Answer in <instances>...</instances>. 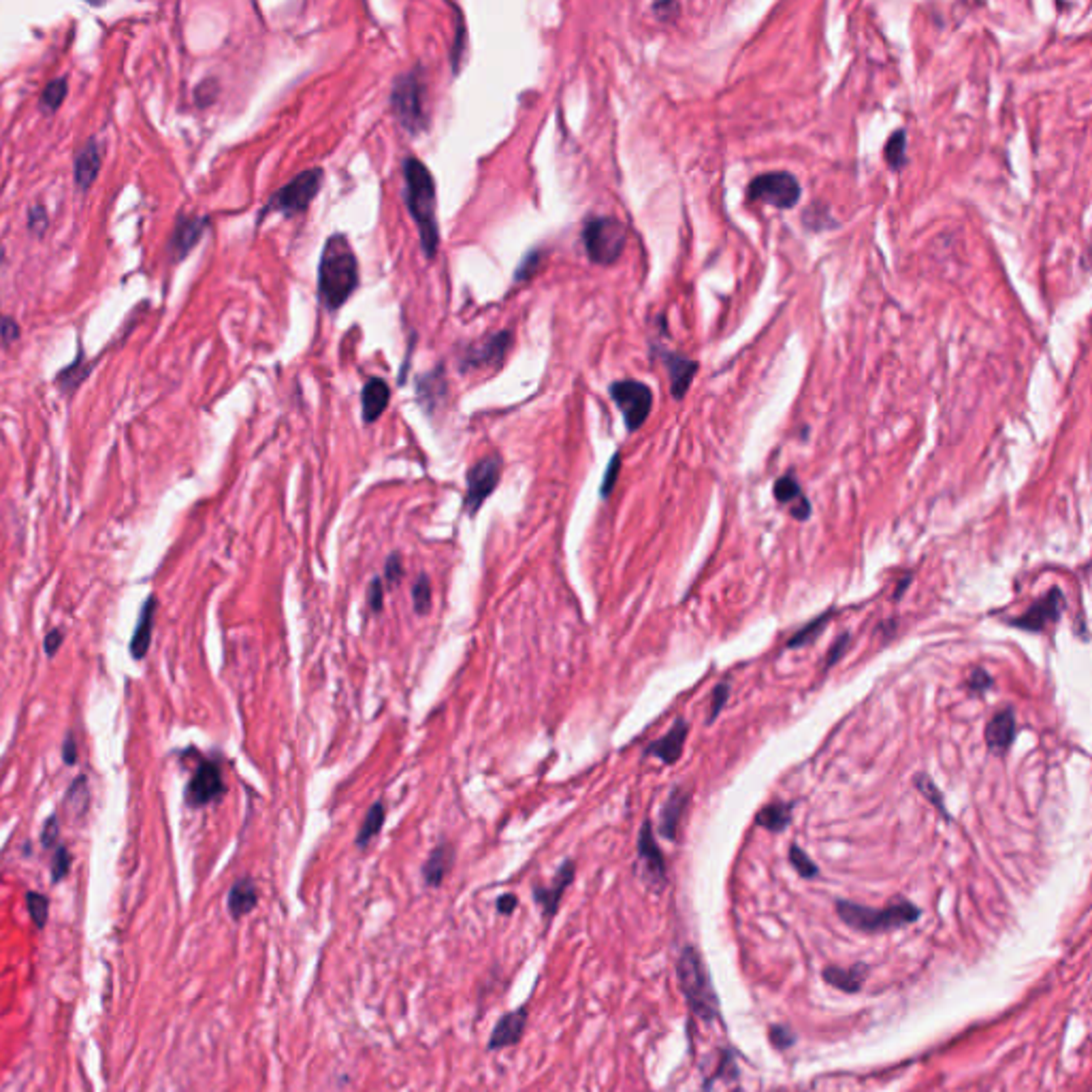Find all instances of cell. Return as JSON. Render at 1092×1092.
<instances>
[{
    "mask_svg": "<svg viewBox=\"0 0 1092 1092\" xmlns=\"http://www.w3.org/2000/svg\"><path fill=\"white\" fill-rule=\"evenodd\" d=\"M359 287V261L346 235H331L322 248L318 267V295L326 308L335 312Z\"/></svg>",
    "mask_w": 1092,
    "mask_h": 1092,
    "instance_id": "1",
    "label": "cell"
},
{
    "mask_svg": "<svg viewBox=\"0 0 1092 1092\" xmlns=\"http://www.w3.org/2000/svg\"><path fill=\"white\" fill-rule=\"evenodd\" d=\"M404 182H406V203L417 222L421 235V248L425 257L434 258L440 246V231L435 216V182L429 169L418 158H406L404 162Z\"/></svg>",
    "mask_w": 1092,
    "mask_h": 1092,
    "instance_id": "2",
    "label": "cell"
},
{
    "mask_svg": "<svg viewBox=\"0 0 1092 1092\" xmlns=\"http://www.w3.org/2000/svg\"><path fill=\"white\" fill-rule=\"evenodd\" d=\"M836 913L845 922L847 926L856 928L862 932H886L892 928L911 924L920 917V909L909 900H896L887 904L883 909H873L864 904L849 903V900H839L836 903Z\"/></svg>",
    "mask_w": 1092,
    "mask_h": 1092,
    "instance_id": "3",
    "label": "cell"
},
{
    "mask_svg": "<svg viewBox=\"0 0 1092 1092\" xmlns=\"http://www.w3.org/2000/svg\"><path fill=\"white\" fill-rule=\"evenodd\" d=\"M676 969H679L680 988H683V995H685L689 1007L706 1022L715 1020L717 1012H719V1001L713 992V984L706 975L698 952L693 947L683 949Z\"/></svg>",
    "mask_w": 1092,
    "mask_h": 1092,
    "instance_id": "4",
    "label": "cell"
},
{
    "mask_svg": "<svg viewBox=\"0 0 1092 1092\" xmlns=\"http://www.w3.org/2000/svg\"><path fill=\"white\" fill-rule=\"evenodd\" d=\"M628 244V231L617 218H589L583 229V246L595 265L617 263Z\"/></svg>",
    "mask_w": 1092,
    "mask_h": 1092,
    "instance_id": "5",
    "label": "cell"
},
{
    "mask_svg": "<svg viewBox=\"0 0 1092 1092\" xmlns=\"http://www.w3.org/2000/svg\"><path fill=\"white\" fill-rule=\"evenodd\" d=\"M391 109L395 118L410 135H418L427 124L425 115V81L421 71H410L395 80L391 92Z\"/></svg>",
    "mask_w": 1092,
    "mask_h": 1092,
    "instance_id": "6",
    "label": "cell"
},
{
    "mask_svg": "<svg viewBox=\"0 0 1092 1092\" xmlns=\"http://www.w3.org/2000/svg\"><path fill=\"white\" fill-rule=\"evenodd\" d=\"M802 188L801 182L794 173L789 171H772L762 173L753 178L747 186V201L757 203L764 201L768 205L777 209H792L801 201Z\"/></svg>",
    "mask_w": 1092,
    "mask_h": 1092,
    "instance_id": "7",
    "label": "cell"
},
{
    "mask_svg": "<svg viewBox=\"0 0 1092 1092\" xmlns=\"http://www.w3.org/2000/svg\"><path fill=\"white\" fill-rule=\"evenodd\" d=\"M322 178H325L322 169H308V171H304L301 175L291 179L287 186H282L271 196L269 205L265 207V214L278 212L284 214V216H295V214L305 212L312 199L318 195V190L322 186Z\"/></svg>",
    "mask_w": 1092,
    "mask_h": 1092,
    "instance_id": "8",
    "label": "cell"
},
{
    "mask_svg": "<svg viewBox=\"0 0 1092 1092\" xmlns=\"http://www.w3.org/2000/svg\"><path fill=\"white\" fill-rule=\"evenodd\" d=\"M611 397L624 414L628 431H638L651 414L653 391L641 380H619L611 384Z\"/></svg>",
    "mask_w": 1092,
    "mask_h": 1092,
    "instance_id": "9",
    "label": "cell"
},
{
    "mask_svg": "<svg viewBox=\"0 0 1092 1092\" xmlns=\"http://www.w3.org/2000/svg\"><path fill=\"white\" fill-rule=\"evenodd\" d=\"M502 476V459L498 455L481 459L474 468L468 472V493H465V512L474 516L485 499L495 491Z\"/></svg>",
    "mask_w": 1092,
    "mask_h": 1092,
    "instance_id": "10",
    "label": "cell"
},
{
    "mask_svg": "<svg viewBox=\"0 0 1092 1092\" xmlns=\"http://www.w3.org/2000/svg\"><path fill=\"white\" fill-rule=\"evenodd\" d=\"M1064 606H1067L1064 593L1058 587H1054L1041 600H1037L1024 615L1009 619L1007 625L1016 629H1024V632H1043L1047 625L1058 624V619L1063 617Z\"/></svg>",
    "mask_w": 1092,
    "mask_h": 1092,
    "instance_id": "11",
    "label": "cell"
},
{
    "mask_svg": "<svg viewBox=\"0 0 1092 1092\" xmlns=\"http://www.w3.org/2000/svg\"><path fill=\"white\" fill-rule=\"evenodd\" d=\"M510 343H512V333L510 331H498L489 335V338L481 339V342L472 343L468 346L461 356V369L464 372H474V369H489V367H498L499 363H503L506 355H508Z\"/></svg>",
    "mask_w": 1092,
    "mask_h": 1092,
    "instance_id": "12",
    "label": "cell"
},
{
    "mask_svg": "<svg viewBox=\"0 0 1092 1092\" xmlns=\"http://www.w3.org/2000/svg\"><path fill=\"white\" fill-rule=\"evenodd\" d=\"M224 794L222 772L216 762H203L196 768L195 777L190 779L188 789H186V801L190 806H205L209 802L218 801Z\"/></svg>",
    "mask_w": 1092,
    "mask_h": 1092,
    "instance_id": "13",
    "label": "cell"
},
{
    "mask_svg": "<svg viewBox=\"0 0 1092 1092\" xmlns=\"http://www.w3.org/2000/svg\"><path fill=\"white\" fill-rule=\"evenodd\" d=\"M574 875H576V864H574L572 860H566V862L559 866L555 881H553L549 887L540 886L533 890V898H536V903L540 904V909H542L544 920H550V917L557 913L561 896L566 894L568 887L572 886Z\"/></svg>",
    "mask_w": 1092,
    "mask_h": 1092,
    "instance_id": "14",
    "label": "cell"
},
{
    "mask_svg": "<svg viewBox=\"0 0 1092 1092\" xmlns=\"http://www.w3.org/2000/svg\"><path fill=\"white\" fill-rule=\"evenodd\" d=\"M638 858H641L642 866H645L646 879L651 881L653 886H663L666 883V860H663L662 849H659L658 841H655L651 822H645L641 828Z\"/></svg>",
    "mask_w": 1092,
    "mask_h": 1092,
    "instance_id": "15",
    "label": "cell"
},
{
    "mask_svg": "<svg viewBox=\"0 0 1092 1092\" xmlns=\"http://www.w3.org/2000/svg\"><path fill=\"white\" fill-rule=\"evenodd\" d=\"M525 1026H527V1007H519L515 1012L503 1013L502 1018L498 1020L495 1024V1029H493L491 1037H489V1050L495 1052V1050H503V1047H512L516 1046L523 1035H525Z\"/></svg>",
    "mask_w": 1092,
    "mask_h": 1092,
    "instance_id": "16",
    "label": "cell"
},
{
    "mask_svg": "<svg viewBox=\"0 0 1092 1092\" xmlns=\"http://www.w3.org/2000/svg\"><path fill=\"white\" fill-rule=\"evenodd\" d=\"M1016 734H1018V726H1016V713L1013 709H1003L1001 713H996L992 719L988 721V726H986V745H988V749L996 755L1007 753V749L1012 747V743L1016 740Z\"/></svg>",
    "mask_w": 1092,
    "mask_h": 1092,
    "instance_id": "17",
    "label": "cell"
},
{
    "mask_svg": "<svg viewBox=\"0 0 1092 1092\" xmlns=\"http://www.w3.org/2000/svg\"><path fill=\"white\" fill-rule=\"evenodd\" d=\"M659 356H662L663 365H666V369H668L670 373V391H672V397H675V399H683L687 391H689V384L693 382V376L698 372V363L692 359H687V356L679 355V352H670V350H662Z\"/></svg>",
    "mask_w": 1092,
    "mask_h": 1092,
    "instance_id": "18",
    "label": "cell"
},
{
    "mask_svg": "<svg viewBox=\"0 0 1092 1092\" xmlns=\"http://www.w3.org/2000/svg\"><path fill=\"white\" fill-rule=\"evenodd\" d=\"M687 734H689L687 721L676 719L675 726L670 727V732L666 734V736H662L659 740H655V743H651L646 747V755L659 757L663 764H675V762L680 757V753H683Z\"/></svg>",
    "mask_w": 1092,
    "mask_h": 1092,
    "instance_id": "19",
    "label": "cell"
},
{
    "mask_svg": "<svg viewBox=\"0 0 1092 1092\" xmlns=\"http://www.w3.org/2000/svg\"><path fill=\"white\" fill-rule=\"evenodd\" d=\"M391 389L382 378H372L367 380L360 393V406H363V421L365 423H376L378 418L389 408Z\"/></svg>",
    "mask_w": 1092,
    "mask_h": 1092,
    "instance_id": "20",
    "label": "cell"
},
{
    "mask_svg": "<svg viewBox=\"0 0 1092 1092\" xmlns=\"http://www.w3.org/2000/svg\"><path fill=\"white\" fill-rule=\"evenodd\" d=\"M687 805H689V794H687L685 789H672V794L668 796V801H666L662 813H659V832L668 841H675L676 839V830H679L680 819H683V813L687 811Z\"/></svg>",
    "mask_w": 1092,
    "mask_h": 1092,
    "instance_id": "21",
    "label": "cell"
},
{
    "mask_svg": "<svg viewBox=\"0 0 1092 1092\" xmlns=\"http://www.w3.org/2000/svg\"><path fill=\"white\" fill-rule=\"evenodd\" d=\"M258 904V890L257 883L250 877H241L233 883L229 892V913L233 920H241L248 913L257 909Z\"/></svg>",
    "mask_w": 1092,
    "mask_h": 1092,
    "instance_id": "22",
    "label": "cell"
},
{
    "mask_svg": "<svg viewBox=\"0 0 1092 1092\" xmlns=\"http://www.w3.org/2000/svg\"><path fill=\"white\" fill-rule=\"evenodd\" d=\"M101 154L103 152H101L94 139L88 141L86 148L80 149V154L75 158V182H77L81 190L90 188L92 182L97 179L98 171H101V162H103V156Z\"/></svg>",
    "mask_w": 1092,
    "mask_h": 1092,
    "instance_id": "23",
    "label": "cell"
},
{
    "mask_svg": "<svg viewBox=\"0 0 1092 1092\" xmlns=\"http://www.w3.org/2000/svg\"><path fill=\"white\" fill-rule=\"evenodd\" d=\"M207 220L205 218H182L173 231L171 237V252L175 258H183L188 254L192 248L196 246V241L201 240V233L205 229Z\"/></svg>",
    "mask_w": 1092,
    "mask_h": 1092,
    "instance_id": "24",
    "label": "cell"
},
{
    "mask_svg": "<svg viewBox=\"0 0 1092 1092\" xmlns=\"http://www.w3.org/2000/svg\"><path fill=\"white\" fill-rule=\"evenodd\" d=\"M452 864H455V849H452V845L442 843V845L435 847L423 866L425 883L429 887H440L442 881L447 879V875L451 873Z\"/></svg>",
    "mask_w": 1092,
    "mask_h": 1092,
    "instance_id": "25",
    "label": "cell"
},
{
    "mask_svg": "<svg viewBox=\"0 0 1092 1092\" xmlns=\"http://www.w3.org/2000/svg\"><path fill=\"white\" fill-rule=\"evenodd\" d=\"M154 617H156V598L152 595V598L145 600L144 606H141L137 628H135V634H132L131 653L135 659H144L145 653H148L149 641H152V629H154Z\"/></svg>",
    "mask_w": 1092,
    "mask_h": 1092,
    "instance_id": "26",
    "label": "cell"
},
{
    "mask_svg": "<svg viewBox=\"0 0 1092 1092\" xmlns=\"http://www.w3.org/2000/svg\"><path fill=\"white\" fill-rule=\"evenodd\" d=\"M792 809H794L792 802H772L757 813L755 824L768 832H781L792 822Z\"/></svg>",
    "mask_w": 1092,
    "mask_h": 1092,
    "instance_id": "27",
    "label": "cell"
},
{
    "mask_svg": "<svg viewBox=\"0 0 1092 1092\" xmlns=\"http://www.w3.org/2000/svg\"><path fill=\"white\" fill-rule=\"evenodd\" d=\"M864 978H866L864 967H858V969L828 967L824 971L826 982H828L830 986H835V988L843 990V992H858L860 986L864 984Z\"/></svg>",
    "mask_w": 1092,
    "mask_h": 1092,
    "instance_id": "28",
    "label": "cell"
},
{
    "mask_svg": "<svg viewBox=\"0 0 1092 1092\" xmlns=\"http://www.w3.org/2000/svg\"><path fill=\"white\" fill-rule=\"evenodd\" d=\"M772 493H775V499L779 503H785L789 508H794V506H798V503L806 499L801 482L796 481L794 474H783L781 478H777V482L772 486Z\"/></svg>",
    "mask_w": 1092,
    "mask_h": 1092,
    "instance_id": "29",
    "label": "cell"
},
{
    "mask_svg": "<svg viewBox=\"0 0 1092 1092\" xmlns=\"http://www.w3.org/2000/svg\"><path fill=\"white\" fill-rule=\"evenodd\" d=\"M384 818H386V811H384L382 802H376V805L367 811V818L363 822L359 830V836H356V845L359 847H367L372 843L373 836L380 835V830L384 826Z\"/></svg>",
    "mask_w": 1092,
    "mask_h": 1092,
    "instance_id": "30",
    "label": "cell"
},
{
    "mask_svg": "<svg viewBox=\"0 0 1092 1092\" xmlns=\"http://www.w3.org/2000/svg\"><path fill=\"white\" fill-rule=\"evenodd\" d=\"M830 617H832V612H824L822 617L813 619L811 624H806L805 628L798 629V632L789 638L788 649H801V646H806L811 645L813 641H818V636L822 634L826 629V625H828Z\"/></svg>",
    "mask_w": 1092,
    "mask_h": 1092,
    "instance_id": "31",
    "label": "cell"
},
{
    "mask_svg": "<svg viewBox=\"0 0 1092 1092\" xmlns=\"http://www.w3.org/2000/svg\"><path fill=\"white\" fill-rule=\"evenodd\" d=\"M907 132L904 131H894L892 137L887 139V144L883 145V158L890 166H892L894 171H898L900 166L907 162Z\"/></svg>",
    "mask_w": 1092,
    "mask_h": 1092,
    "instance_id": "32",
    "label": "cell"
},
{
    "mask_svg": "<svg viewBox=\"0 0 1092 1092\" xmlns=\"http://www.w3.org/2000/svg\"><path fill=\"white\" fill-rule=\"evenodd\" d=\"M88 802H90V794H88V779L81 775L71 783L69 792H67V805H69V811L73 813L75 818H81L84 813L88 811Z\"/></svg>",
    "mask_w": 1092,
    "mask_h": 1092,
    "instance_id": "33",
    "label": "cell"
},
{
    "mask_svg": "<svg viewBox=\"0 0 1092 1092\" xmlns=\"http://www.w3.org/2000/svg\"><path fill=\"white\" fill-rule=\"evenodd\" d=\"M67 92H69V81L67 77H58V80L50 81L41 94V107L45 109V111H56L60 105H63L64 97H67Z\"/></svg>",
    "mask_w": 1092,
    "mask_h": 1092,
    "instance_id": "34",
    "label": "cell"
},
{
    "mask_svg": "<svg viewBox=\"0 0 1092 1092\" xmlns=\"http://www.w3.org/2000/svg\"><path fill=\"white\" fill-rule=\"evenodd\" d=\"M915 788L920 789V794L924 796L928 802H932V805L937 806L939 813H941L945 819H949V813H947V806H945L943 796H941V792H939L937 785L932 783V779L928 777V775H917V777H915Z\"/></svg>",
    "mask_w": 1092,
    "mask_h": 1092,
    "instance_id": "35",
    "label": "cell"
},
{
    "mask_svg": "<svg viewBox=\"0 0 1092 1092\" xmlns=\"http://www.w3.org/2000/svg\"><path fill=\"white\" fill-rule=\"evenodd\" d=\"M789 862H792V866L798 870V875L805 877V879H811V877L819 875L818 864L813 862V860L809 858V856H806V853L802 852L798 845L789 847Z\"/></svg>",
    "mask_w": 1092,
    "mask_h": 1092,
    "instance_id": "36",
    "label": "cell"
},
{
    "mask_svg": "<svg viewBox=\"0 0 1092 1092\" xmlns=\"http://www.w3.org/2000/svg\"><path fill=\"white\" fill-rule=\"evenodd\" d=\"M26 904H28V913L35 922L37 928H43L47 922V915H50V900L47 896L39 892H28L26 896Z\"/></svg>",
    "mask_w": 1092,
    "mask_h": 1092,
    "instance_id": "37",
    "label": "cell"
},
{
    "mask_svg": "<svg viewBox=\"0 0 1092 1092\" xmlns=\"http://www.w3.org/2000/svg\"><path fill=\"white\" fill-rule=\"evenodd\" d=\"M412 602H414V611L418 615H427L431 611V583L427 576H421L414 583L412 589Z\"/></svg>",
    "mask_w": 1092,
    "mask_h": 1092,
    "instance_id": "38",
    "label": "cell"
},
{
    "mask_svg": "<svg viewBox=\"0 0 1092 1092\" xmlns=\"http://www.w3.org/2000/svg\"><path fill=\"white\" fill-rule=\"evenodd\" d=\"M71 870V853L67 847H58L56 853H54V862H52V879L54 883H60L64 877L69 875Z\"/></svg>",
    "mask_w": 1092,
    "mask_h": 1092,
    "instance_id": "39",
    "label": "cell"
},
{
    "mask_svg": "<svg viewBox=\"0 0 1092 1092\" xmlns=\"http://www.w3.org/2000/svg\"><path fill=\"white\" fill-rule=\"evenodd\" d=\"M992 685H995V680H992V676H990L984 668L971 670V675H969V692H971L973 696H984Z\"/></svg>",
    "mask_w": 1092,
    "mask_h": 1092,
    "instance_id": "40",
    "label": "cell"
},
{
    "mask_svg": "<svg viewBox=\"0 0 1092 1092\" xmlns=\"http://www.w3.org/2000/svg\"><path fill=\"white\" fill-rule=\"evenodd\" d=\"M727 698H730V683H721L713 689V698H710V715L706 719V723H713V721L719 717L721 709L726 706Z\"/></svg>",
    "mask_w": 1092,
    "mask_h": 1092,
    "instance_id": "41",
    "label": "cell"
},
{
    "mask_svg": "<svg viewBox=\"0 0 1092 1092\" xmlns=\"http://www.w3.org/2000/svg\"><path fill=\"white\" fill-rule=\"evenodd\" d=\"M619 469H621V455H619V452H615V455H612V459H611V464H608V468H606V474H604V481H602V489H600L602 498H608L612 489H615V482H617V478H619Z\"/></svg>",
    "mask_w": 1092,
    "mask_h": 1092,
    "instance_id": "42",
    "label": "cell"
},
{
    "mask_svg": "<svg viewBox=\"0 0 1092 1092\" xmlns=\"http://www.w3.org/2000/svg\"><path fill=\"white\" fill-rule=\"evenodd\" d=\"M401 578H404V563H401V557L393 553L389 561H386V566H384V581L389 583V587H395Z\"/></svg>",
    "mask_w": 1092,
    "mask_h": 1092,
    "instance_id": "43",
    "label": "cell"
},
{
    "mask_svg": "<svg viewBox=\"0 0 1092 1092\" xmlns=\"http://www.w3.org/2000/svg\"><path fill=\"white\" fill-rule=\"evenodd\" d=\"M28 227H30V231H32V233H37V235L45 233V229H47L45 207L35 205L32 209H30V212H28Z\"/></svg>",
    "mask_w": 1092,
    "mask_h": 1092,
    "instance_id": "44",
    "label": "cell"
},
{
    "mask_svg": "<svg viewBox=\"0 0 1092 1092\" xmlns=\"http://www.w3.org/2000/svg\"><path fill=\"white\" fill-rule=\"evenodd\" d=\"M382 602H384V587L382 581L380 578H373L372 585H369V591H367V604L372 608L373 612L382 611Z\"/></svg>",
    "mask_w": 1092,
    "mask_h": 1092,
    "instance_id": "45",
    "label": "cell"
},
{
    "mask_svg": "<svg viewBox=\"0 0 1092 1092\" xmlns=\"http://www.w3.org/2000/svg\"><path fill=\"white\" fill-rule=\"evenodd\" d=\"M847 649H849V634H843L841 638H839V641L835 642V645L830 646L828 655H826V658H828V659H826V666H824V668L828 670L830 666H832V663L839 662V659L843 658V653H845Z\"/></svg>",
    "mask_w": 1092,
    "mask_h": 1092,
    "instance_id": "46",
    "label": "cell"
},
{
    "mask_svg": "<svg viewBox=\"0 0 1092 1092\" xmlns=\"http://www.w3.org/2000/svg\"><path fill=\"white\" fill-rule=\"evenodd\" d=\"M56 839H58V818H56V815H52V818L45 822V826H43V832H41V843H43V847H47V849H50V847L56 843Z\"/></svg>",
    "mask_w": 1092,
    "mask_h": 1092,
    "instance_id": "47",
    "label": "cell"
},
{
    "mask_svg": "<svg viewBox=\"0 0 1092 1092\" xmlns=\"http://www.w3.org/2000/svg\"><path fill=\"white\" fill-rule=\"evenodd\" d=\"M770 1039L777 1047H789L792 1043H794V1035H792V1033H789L785 1026H772Z\"/></svg>",
    "mask_w": 1092,
    "mask_h": 1092,
    "instance_id": "48",
    "label": "cell"
},
{
    "mask_svg": "<svg viewBox=\"0 0 1092 1092\" xmlns=\"http://www.w3.org/2000/svg\"><path fill=\"white\" fill-rule=\"evenodd\" d=\"M537 265H540V254H529V257L525 258V263L520 265L519 271H516V280H527V278H532V275L537 271Z\"/></svg>",
    "mask_w": 1092,
    "mask_h": 1092,
    "instance_id": "49",
    "label": "cell"
},
{
    "mask_svg": "<svg viewBox=\"0 0 1092 1092\" xmlns=\"http://www.w3.org/2000/svg\"><path fill=\"white\" fill-rule=\"evenodd\" d=\"M0 335H2V339H5L6 343L15 342V339L19 338L18 322L13 321V318H2V321H0Z\"/></svg>",
    "mask_w": 1092,
    "mask_h": 1092,
    "instance_id": "50",
    "label": "cell"
},
{
    "mask_svg": "<svg viewBox=\"0 0 1092 1092\" xmlns=\"http://www.w3.org/2000/svg\"><path fill=\"white\" fill-rule=\"evenodd\" d=\"M60 645H63V629H52V632H50V634H47V638H45V653H47V655H50V658H54V655L58 653V649H60Z\"/></svg>",
    "mask_w": 1092,
    "mask_h": 1092,
    "instance_id": "51",
    "label": "cell"
},
{
    "mask_svg": "<svg viewBox=\"0 0 1092 1092\" xmlns=\"http://www.w3.org/2000/svg\"><path fill=\"white\" fill-rule=\"evenodd\" d=\"M516 904H519V900H516L515 894H503V896L498 898V911L503 915L512 913L516 909Z\"/></svg>",
    "mask_w": 1092,
    "mask_h": 1092,
    "instance_id": "52",
    "label": "cell"
},
{
    "mask_svg": "<svg viewBox=\"0 0 1092 1092\" xmlns=\"http://www.w3.org/2000/svg\"><path fill=\"white\" fill-rule=\"evenodd\" d=\"M63 757L64 764H75V760H77V745L73 743V738L71 736H67V740H64Z\"/></svg>",
    "mask_w": 1092,
    "mask_h": 1092,
    "instance_id": "53",
    "label": "cell"
},
{
    "mask_svg": "<svg viewBox=\"0 0 1092 1092\" xmlns=\"http://www.w3.org/2000/svg\"><path fill=\"white\" fill-rule=\"evenodd\" d=\"M2 252H5V250H2V246H0V261H2Z\"/></svg>",
    "mask_w": 1092,
    "mask_h": 1092,
    "instance_id": "54",
    "label": "cell"
}]
</instances>
